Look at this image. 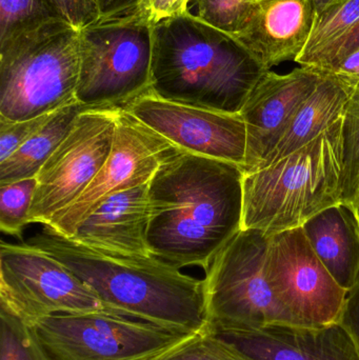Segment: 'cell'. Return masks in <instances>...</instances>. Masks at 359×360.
<instances>
[{
  "instance_id": "obj_7",
  "label": "cell",
  "mask_w": 359,
  "mask_h": 360,
  "mask_svg": "<svg viewBox=\"0 0 359 360\" xmlns=\"http://www.w3.org/2000/svg\"><path fill=\"white\" fill-rule=\"evenodd\" d=\"M269 239L261 231L242 230L217 254L204 279L207 327L299 326L266 277Z\"/></svg>"
},
{
  "instance_id": "obj_25",
  "label": "cell",
  "mask_w": 359,
  "mask_h": 360,
  "mask_svg": "<svg viewBox=\"0 0 359 360\" xmlns=\"http://www.w3.org/2000/svg\"><path fill=\"white\" fill-rule=\"evenodd\" d=\"M37 179L0 184V230L22 240L25 226L31 224L30 212Z\"/></svg>"
},
{
  "instance_id": "obj_34",
  "label": "cell",
  "mask_w": 359,
  "mask_h": 360,
  "mask_svg": "<svg viewBox=\"0 0 359 360\" xmlns=\"http://www.w3.org/2000/svg\"><path fill=\"white\" fill-rule=\"evenodd\" d=\"M339 1H341V0H313L314 6H315L316 11H318V14L326 10L329 6L339 4Z\"/></svg>"
},
{
  "instance_id": "obj_28",
  "label": "cell",
  "mask_w": 359,
  "mask_h": 360,
  "mask_svg": "<svg viewBox=\"0 0 359 360\" xmlns=\"http://www.w3.org/2000/svg\"><path fill=\"white\" fill-rule=\"evenodd\" d=\"M188 2L189 0H139L124 16L141 19L153 27L160 21L185 14Z\"/></svg>"
},
{
  "instance_id": "obj_32",
  "label": "cell",
  "mask_w": 359,
  "mask_h": 360,
  "mask_svg": "<svg viewBox=\"0 0 359 360\" xmlns=\"http://www.w3.org/2000/svg\"><path fill=\"white\" fill-rule=\"evenodd\" d=\"M101 18L109 19L128 14L139 0H98Z\"/></svg>"
},
{
  "instance_id": "obj_20",
  "label": "cell",
  "mask_w": 359,
  "mask_h": 360,
  "mask_svg": "<svg viewBox=\"0 0 359 360\" xmlns=\"http://www.w3.org/2000/svg\"><path fill=\"white\" fill-rule=\"evenodd\" d=\"M86 110L76 101L54 112L25 145L0 162V184L37 176L40 169L69 134L76 118Z\"/></svg>"
},
{
  "instance_id": "obj_14",
  "label": "cell",
  "mask_w": 359,
  "mask_h": 360,
  "mask_svg": "<svg viewBox=\"0 0 359 360\" xmlns=\"http://www.w3.org/2000/svg\"><path fill=\"white\" fill-rule=\"evenodd\" d=\"M204 333L236 360H359L353 342L339 323L324 327H207Z\"/></svg>"
},
{
  "instance_id": "obj_15",
  "label": "cell",
  "mask_w": 359,
  "mask_h": 360,
  "mask_svg": "<svg viewBox=\"0 0 359 360\" xmlns=\"http://www.w3.org/2000/svg\"><path fill=\"white\" fill-rule=\"evenodd\" d=\"M322 75L301 65L284 75L269 70L261 78L240 112L247 129L244 173L263 167Z\"/></svg>"
},
{
  "instance_id": "obj_21",
  "label": "cell",
  "mask_w": 359,
  "mask_h": 360,
  "mask_svg": "<svg viewBox=\"0 0 359 360\" xmlns=\"http://www.w3.org/2000/svg\"><path fill=\"white\" fill-rule=\"evenodd\" d=\"M359 21V0H341L329 6L316 17L309 42L296 63L313 67L325 51L341 39Z\"/></svg>"
},
{
  "instance_id": "obj_22",
  "label": "cell",
  "mask_w": 359,
  "mask_h": 360,
  "mask_svg": "<svg viewBox=\"0 0 359 360\" xmlns=\"http://www.w3.org/2000/svg\"><path fill=\"white\" fill-rule=\"evenodd\" d=\"M60 19L65 20L53 0H0V44Z\"/></svg>"
},
{
  "instance_id": "obj_33",
  "label": "cell",
  "mask_w": 359,
  "mask_h": 360,
  "mask_svg": "<svg viewBox=\"0 0 359 360\" xmlns=\"http://www.w3.org/2000/svg\"><path fill=\"white\" fill-rule=\"evenodd\" d=\"M333 73L341 74L346 77L359 82V50L346 57L345 60Z\"/></svg>"
},
{
  "instance_id": "obj_13",
  "label": "cell",
  "mask_w": 359,
  "mask_h": 360,
  "mask_svg": "<svg viewBox=\"0 0 359 360\" xmlns=\"http://www.w3.org/2000/svg\"><path fill=\"white\" fill-rule=\"evenodd\" d=\"M124 108L176 149L244 169L247 129L240 114L170 103L150 91Z\"/></svg>"
},
{
  "instance_id": "obj_4",
  "label": "cell",
  "mask_w": 359,
  "mask_h": 360,
  "mask_svg": "<svg viewBox=\"0 0 359 360\" xmlns=\"http://www.w3.org/2000/svg\"><path fill=\"white\" fill-rule=\"evenodd\" d=\"M343 118L286 158L244 173L242 230L272 236L343 203Z\"/></svg>"
},
{
  "instance_id": "obj_5",
  "label": "cell",
  "mask_w": 359,
  "mask_h": 360,
  "mask_svg": "<svg viewBox=\"0 0 359 360\" xmlns=\"http://www.w3.org/2000/svg\"><path fill=\"white\" fill-rule=\"evenodd\" d=\"M79 35L60 19L0 44V120H32L76 103Z\"/></svg>"
},
{
  "instance_id": "obj_23",
  "label": "cell",
  "mask_w": 359,
  "mask_h": 360,
  "mask_svg": "<svg viewBox=\"0 0 359 360\" xmlns=\"http://www.w3.org/2000/svg\"><path fill=\"white\" fill-rule=\"evenodd\" d=\"M257 0H189L187 13L230 35H240L254 12Z\"/></svg>"
},
{
  "instance_id": "obj_29",
  "label": "cell",
  "mask_w": 359,
  "mask_h": 360,
  "mask_svg": "<svg viewBox=\"0 0 359 360\" xmlns=\"http://www.w3.org/2000/svg\"><path fill=\"white\" fill-rule=\"evenodd\" d=\"M162 360H236L209 334L196 336Z\"/></svg>"
},
{
  "instance_id": "obj_1",
  "label": "cell",
  "mask_w": 359,
  "mask_h": 360,
  "mask_svg": "<svg viewBox=\"0 0 359 360\" xmlns=\"http://www.w3.org/2000/svg\"><path fill=\"white\" fill-rule=\"evenodd\" d=\"M244 174L231 162L171 151L149 182L151 255L207 272L242 231Z\"/></svg>"
},
{
  "instance_id": "obj_27",
  "label": "cell",
  "mask_w": 359,
  "mask_h": 360,
  "mask_svg": "<svg viewBox=\"0 0 359 360\" xmlns=\"http://www.w3.org/2000/svg\"><path fill=\"white\" fill-rule=\"evenodd\" d=\"M53 113L21 122L0 120V162L8 160L21 146L25 145V141L50 120Z\"/></svg>"
},
{
  "instance_id": "obj_11",
  "label": "cell",
  "mask_w": 359,
  "mask_h": 360,
  "mask_svg": "<svg viewBox=\"0 0 359 360\" xmlns=\"http://www.w3.org/2000/svg\"><path fill=\"white\" fill-rule=\"evenodd\" d=\"M265 273L272 291L299 326L339 323L348 291L314 253L301 226L270 236Z\"/></svg>"
},
{
  "instance_id": "obj_16",
  "label": "cell",
  "mask_w": 359,
  "mask_h": 360,
  "mask_svg": "<svg viewBox=\"0 0 359 360\" xmlns=\"http://www.w3.org/2000/svg\"><path fill=\"white\" fill-rule=\"evenodd\" d=\"M318 11L313 0H257L244 31L236 36L266 69L295 61L311 37Z\"/></svg>"
},
{
  "instance_id": "obj_35",
  "label": "cell",
  "mask_w": 359,
  "mask_h": 360,
  "mask_svg": "<svg viewBox=\"0 0 359 360\" xmlns=\"http://www.w3.org/2000/svg\"><path fill=\"white\" fill-rule=\"evenodd\" d=\"M352 211H353L354 215H355L356 220H358L359 226V193L358 197H356L355 201L353 205H351Z\"/></svg>"
},
{
  "instance_id": "obj_3",
  "label": "cell",
  "mask_w": 359,
  "mask_h": 360,
  "mask_svg": "<svg viewBox=\"0 0 359 360\" xmlns=\"http://www.w3.org/2000/svg\"><path fill=\"white\" fill-rule=\"evenodd\" d=\"M268 71L237 38L188 13L153 25L150 92L158 98L240 114Z\"/></svg>"
},
{
  "instance_id": "obj_18",
  "label": "cell",
  "mask_w": 359,
  "mask_h": 360,
  "mask_svg": "<svg viewBox=\"0 0 359 360\" xmlns=\"http://www.w3.org/2000/svg\"><path fill=\"white\" fill-rule=\"evenodd\" d=\"M320 262L349 292L359 278V226L351 207L339 203L301 226Z\"/></svg>"
},
{
  "instance_id": "obj_17",
  "label": "cell",
  "mask_w": 359,
  "mask_h": 360,
  "mask_svg": "<svg viewBox=\"0 0 359 360\" xmlns=\"http://www.w3.org/2000/svg\"><path fill=\"white\" fill-rule=\"evenodd\" d=\"M150 218L148 182L105 199L76 228L71 238L105 253L148 257L152 256L148 245Z\"/></svg>"
},
{
  "instance_id": "obj_31",
  "label": "cell",
  "mask_w": 359,
  "mask_h": 360,
  "mask_svg": "<svg viewBox=\"0 0 359 360\" xmlns=\"http://www.w3.org/2000/svg\"><path fill=\"white\" fill-rule=\"evenodd\" d=\"M339 323L351 338L359 356V278L348 292Z\"/></svg>"
},
{
  "instance_id": "obj_8",
  "label": "cell",
  "mask_w": 359,
  "mask_h": 360,
  "mask_svg": "<svg viewBox=\"0 0 359 360\" xmlns=\"http://www.w3.org/2000/svg\"><path fill=\"white\" fill-rule=\"evenodd\" d=\"M0 310L31 327L53 315H113L65 264L25 243L6 241L0 245Z\"/></svg>"
},
{
  "instance_id": "obj_9",
  "label": "cell",
  "mask_w": 359,
  "mask_h": 360,
  "mask_svg": "<svg viewBox=\"0 0 359 360\" xmlns=\"http://www.w3.org/2000/svg\"><path fill=\"white\" fill-rule=\"evenodd\" d=\"M34 328L57 360H162L198 336L105 313L53 315Z\"/></svg>"
},
{
  "instance_id": "obj_30",
  "label": "cell",
  "mask_w": 359,
  "mask_h": 360,
  "mask_svg": "<svg viewBox=\"0 0 359 360\" xmlns=\"http://www.w3.org/2000/svg\"><path fill=\"white\" fill-rule=\"evenodd\" d=\"M63 18L77 30L100 20L98 0H53Z\"/></svg>"
},
{
  "instance_id": "obj_2",
  "label": "cell",
  "mask_w": 359,
  "mask_h": 360,
  "mask_svg": "<svg viewBox=\"0 0 359 360\" xmlns=\"http://www.w3.org/2000/svg\"><path fill=\"white\" fill-rule=\"evenodd\" d=\"M65 264L94 291L110 312L190 335H202L208 321L204 279L154 256L105 253L44 226L25 241Z\"/></svg>"
},
{
  "instance_id": "obj_10",
  "label": "cell",
  "mask_w": 359,
  "mask_h": 360,
  "mask_svg": "<svg viewBox=\"0 0 359 360\" xmlns=\"http://www.w3.org/2000/svg\"><path fill=\"white\" fill-rule=\"evenodd\" d=\"M119 107L82 112L56 151L40 169L30 212L31 224H48L71 205L109 158Z\"/></svg>"
},
{
  "instance_id": "obj_6",
  "label": "cell",
  "mask_w": 359,
  "mask_h": 360,
  "mask_svg": "<svg viewBox=\"0 0 359 360\" xmlns=\"http://www.w3.org/2000/svg\"><path fill=\"white\" fill-rule=\"evenodd\" d=\"M76 101L86 109L124 107L149 92L153 27L124 16L79 30Z\"/></svg>"
},
{
  "instance_id": "obj_24",
  "label": "cell",
  "mask_w": 359,
  "mask_h": 360,
  "mask_svg": "<svg viewBox=\"0 0 359 360\" xmlns=\"http://www.w3.org/2000/svg\"><path fill=\"white\" fill-rule=\"evenodd\" d=\"M0 360H57L35 328L0 310Z\"/></svg>"
},
{
  "instance_id": "obj_26",
  "label": "cell",
  "mask_w": 359,
  "mask_h": 360,
  "mask_svg": "<svg viewBox=\"0 0 359 360\" xmlns=\"http://www.w3.org/2000/svg\"><path fill=\"white\" fill-rule=\"evenodd\" d=\"M343 203L351 207L359 193V82L343 118Z\"/></svg>"
},
{
  "instance_id": "obj_12",
  "label": "cell",
  "mask_w": 359,
  "mask_h": 360,
  "mask_svg": "<svg viewBox=\"0 0 359 360\" xmlns=\"http://www.w3.org/2000/svg\"><path fill=\"white\" fill-rule=\"evenodd\" d=\"M174 149L172 143L119 107L113 146L103 168L71 205L44 226L63 236H73L76 228L105 199L150 182Z\"/></svg>"
},
{
  "instance_id": "obj_19",
  "label": "cell",
  "mask_w": 359,
  "mask_h": 360,
  "mask_svg": "<svg viewBox=\"0 0 359 360\" xmlns=\"http://www.w3.org/2000/svg\"><path fill=\"white\" fill-rule=\"evenodd\" d=\"M358 82L337 73H324L311 95L291 120L280 143L263 167L274 164L299 150L345 115Z\"/></svg>"
}]
</instances>
